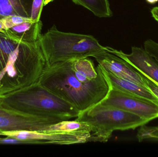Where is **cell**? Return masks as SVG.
Here are the masks:
<instances>
[{
    "label": "cell",
    "mask_w": 158,
    "mask_h": 157,
    "mask_svg": "<svg viewBox=\"0 0 158 157\" xmlns=\"http://www.w3.org/2000/svg\"><path fill=\"white\" fill-rule=\"evenodd\" d=\"M38 82L80 113L100 103L110 89L101 66L88 58L46 65Z\"/></svg>",
    "instance_id": "6da1fadb"
},
{
    "label": "cell",
    "mask_w": 158,
    "mask_h": 157,
    "mask_svg": "<svg viewBox=\"0 0 158 157\" xmlns=\"http://www.w3.org/2000/svg\"><path fill=\"white\" fill-rule=\"evenodd\" d=\"M40 41H24L0 31V97L38 82L46 65Z\"/></svg>",
    "instance_id": "7a4b0ae2"
},
{
    "label": "cell",
    "mask_w": 158,
    "mask_h": 157,
    "mask_svg": "<svg viewBox=\"0 0 158 157\" xmlns=\"http://www.w3.org/2000/svg\"><path fill=\"white\" fill-rule=\"evenodd\" d=\"M2 108L36 116H53L70 120L80 112L38 82L0 97Z\"/></svg>",
    "instance_id": "3957f363"
},
{
    "label": "cell",
    "mask_w": 158,
    "mask_h": 157,
    "mask_svg": "<svg viewBox=\"0 0 158 157\" xmlns=\"http://www.w3.org/2000/svg\"><path fill=\"white\" fill-rule=\"evenodd\" d=\"M40 41L46 65L108 52L91 35L62 32L55 26L42 35Z\"/></svg>",
    "instance_id": "277c9868"
},
{
    "label": "cell",
    "mask_w": 158,
    "mask_h": 157,
    "mask_svg": "<svg viewBox=\"0 0 158 157\" xmlns=\"http://www.w3.org/2000/svg\"><path fill=\"white\" fill-rule=\"evenodd\" d=\"M76 120L90 126L89 142L100 143L107 142L114 131L135 130L149 122L136 114L100 103L80 112Z\"/></svg>",
    "instance_id": "5b68a950"
},
{
    "label": "cell",
    "mask_w": 158,
    "mask_h": 157,
    "mask_svg": "<svg viewBox=\"0 0 158 157\" xmlns=\"http://www.w3.org/2000/svg\"><path fill=\"white\" fill-rule=\"evenodd\" d=\"M99 103L134 113L149 122L158 118V102L115 88H110L106 97Z\"/></svg>",
    "instance_id": "8992f818"
},
{
    "label": "cell",
    "mask_w": 158,
    "mask_h": 157,
    "mask_svg": "<svg viewBox=\"0 0 158 157\" xmlns=\"http://www.w3.org/2000/svg\"><path fill=\"white\" fill-rule=\"evenodd\" d=\"M60 117L36 116L5 108L0 105V132L32 131L44 132L49 125L62 121Z\"/></svg>",
    "instance_id": "52a82bcc"
},
{
    "label": "cell",
    "mask_w": 158,
    "mask_h": 157,
    "mask_svg": "<svg viewBox=\"0 0 158 157\" xmlns=\"http://www.w3.org/2000/svg\"><path fill=\"white\" fill-rule=\"evenodd\" d=\"M91 134V133H52L41 131H22L1 132L0 135L24 140L27 142V144L71 145L89 142Z\"/></svg>",
    "instance_id": "ba28073f"
},
{
    "label": "cell",
    "mask_w": 158,
    "mask_h": 157,
    "mask_svg": "<svg viewBox=\"0 0 158 157\" xmlns=\"http://www.w3.org/2000/svg\"><path fill=\"white\" fill-rule=\"evenodd\" d=\"M103 69L114 75L148 88L147 78L128 62L108 52L94 56Z\"/></svg>",
    "instance_id": "9c48e42d"
},
{
    "label": "cell",
    "mask_w": 158,
    "mask_h": 157,
    "mask_svg": "<svg viewBox=\"0 0 158 157\" xmlns=\"http://www.w3.org/2000/svg\"><path fill=\"white\" fill-rule=\"evenodd\" d=\"M106 48L108 52L125 60L144 76L158 84V61L144 49L134 46L131 53L126 54L110 47Z\"/></svg>",
    "instance_id": "30bf717a"
},
{
    "label": "cell",
    "mask_w": 158,
    "mask_h": 157,
    "mask_svg": "<svg viewBox=\"0 0 158 157\" xmlns=\"http://www.w3.org/2000/svg\"><path fill=\"white\" fill-rule=\"evenodd\" d=\"M101 67L110 88H115L124 93L135 95L158 102L157 98L148 88L131 81L119 78L107 72L101 66Z\"/></svg>",
    "instance_id": "8fae6325"
},
{
    "label": "cell",
    "mask_w": 158,
    "mask_h": 157,
    "mask_svg": "<svg viewBox=\"0 0 158 157\" xmlns=\"http://www.w3.org/2000/svg\"><path fill=\"white\" fill-rule=\"evenodd\" d=\"M42 25L40 20L38 22L27 21L5 29V31L21 40L35 42L40 40Z\"/></svg>",
    "instance_id": "7c38bea8"
},
{
    "label": "cell",
    "mask_w": 158,
    "mask_h": 157,
    "mask_svg": "<svg viewBox=\"0 0 158 157\" xmlns=\"http://www.w3.org/2000/svg\"><path fill=\"white\" fill-rule=\"evenodd\" d=\"M44 132L52 133H91L90 126L83 122L75 120H64L55 124L49 125Z\"/></svg>",
    "instance_id": "4fadbf2b"
},
{
    "label": "cell",
    "mask_w": 158,
    "mask_h": 157,
    "mask_svg": "<svg viewBox=\"0 0 158 157\" xmlns=\"http://www.w3.org/2000/svg\"><path fill=\"white\" fill-rule=\"evenodd\" d=\"M73 2L89 10L99 18L112 16V13L108 0H72Z\"/></svg>",
    "instance_id": "5bb4252c"
},
{
    "label": "cell",
    "mask_w": 158,
    "mask_h": 157,
    "mask_svg": "<svg viewBox=\"0 0 158 157\" xmlns=\"http://www.w3.org/2000/svg\"><path fill=\"white\" fill-rule=\"evenodd\" d=\"M13 15L30 17L23 0H0V20Z\"/></svg>",
    "instance_id": "9a60e30c"
},
{
    "label": "cell",
    "mask_w": 158,
    "mask_h": 157,
    "mask_svg": "<svg viewBox=\"0 0 158 157\" xmlns=\"http://www.w3.org/2000/svg\"><path fill=\"white\" fill-rule=\"evenodd\" d=\"M136 137L140 143L144 141L158 142V126H148L146 124L141 126Z\"/></svg>",
    "instance_id": "2e32d148"
},
{
    "label": "cell",
    "mask_w": 158,
    "mask_h": 157,
    "mask_svg": "<svg viewBox=\"0 0 158 157\" xmlns=\"http://www.w3.org/2000/svg\"><path fill=\"white\" fill-rule=\"evenodd\" d=\"M1 20L3 24L5 29H8L23 22L32 21L30 17L15 15L6 17Z\"/></svg>",
    "instance_id": "e0dca14e"
},
{
    "label": "cell",
    "mask_w": 158,
    "mask_h": 157,
    "mask_svg": "<svg viewBox=\"0 0 158 157\" xmlns=\"http://www.w3.org/2000/svg\"><path fill=\"white\" fill-rule=\"evenodd\" d=\"M45 0H33L30 18L34 22L40 21Z\"/></svg>",
    "instance_id": "ac0fdd59"
},
{
    "label": "cell",
    "mask_w": 158,
    "mask_h": 157,
    "mask_svg": "<svg viewBox=\"0 0 158 157\" xmlns=\"http://www.w3.org/2000/svg\"><path fill=\"white\" fill-rule=\"evenodd\" d=\"M147 84L148 88L158 99V84L147 78Z\"/></svg>",
    "instance_id": "d6986e66"
},
{
    "label": "cell",
    "mask_w": 158,
    "mask_h": 157,
    "mask_svg": "<svg viewBox=\"0 0 158 157\" xmlns=\"http://www.w3.org/2000/svg\"><path fill=\"white\" fill-rule=\"evenodd\" d=\"M151 14L153 18L158 22V6L153 7L151 10Z\"/></svg>",
    "instance_id": "ffe728a7"
},
{
    "label": "cell",
    "mask_w": 158,
    "mask_h": 157,
    "mask_svg": "<svg viewBox=\"0 0 158 157\" xmlns=\"http://www.w3.org/2000/svg\"><path fill=\"white\" fill-rule=\"evenodd\" d=\"M147 2L149 4L154 5L156 3L158 2V0H146Z\"/></svg>",
    "instance_id": "44dd1931"
},
{
    "label": "cell",
    "mask_w": 158,
    "mask_h": 157,
    "mask_svg": "<svg viewBox=\"0 0 158 157\" xmlns=\"http://www.w3.org/2000/svg\"><path fill=\"white\" fill-rule=\"evenodd\" d=\"M4 26L1 20H0V31L2 32L4 30H5Z\"/></svg>",
    "instance_id": "7402d4cb"
},
{
    "label": "cell",
    "mask_w": 158,
    "mask_h": 157,
    "mask_svg": "<svg viewBox=\"0 0 158 157\" xmlns=\"http://www.w3.org/2000/svg\"><path fill=\"white\" fill-rule=\"evenodd\" d=\"M54 0H45L44 2V6L46 5L49 4V3L51 2H53Z\"/></svg>",
    "instance_id": "603a6c76"
},
{
    "label": "cell",
    "mask_w": 158,
    "mask_h": 157,
    "mask_svg": "<svg viewBox=\"0 0 158 157\" xmlns=\"http://www.w3.org/2000/svg\"><path fill=\"white\" fill-rule=\"evenodd\" d=\"M0 134H1V132H0Z\"/></svg>",
    "instance_id": "cb8c5ba5"
}]
</instances>
